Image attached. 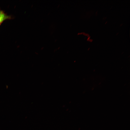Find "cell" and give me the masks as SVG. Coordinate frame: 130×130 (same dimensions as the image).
Listing matches in <instances>:
<instances>
[{"label":"cell","mask_w":130,"mask_h":130,"mask_svg":"<svg viewBox=\"0 0 130 130\" xmlns=\"http://www.w3.org/2000/svg\"><path fill=\"white\" fill-rule=\"evenodd\" d=\"M12 18L11 16L7 15L4 12L0 9V26L4 21Z\"/></svg>","instance_id":"1"}]
</instances>
